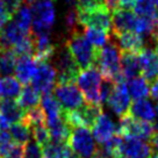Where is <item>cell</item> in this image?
<instances>
[{
    "mask_svg": "<svg viewBox=\"0 0 158 158\" xmlns=\"http://www.w3.org/2000/svg\"><path fill=\"white\" fill-rule=\"evenodd\" d=\"M31 134L34 141H36L41 147H44L45 144L50 142V134L47 128V124H39L31 128Z\"/></svg>",
    "mask_w": 158,
    "mask_h": 158,
    "instance_id": "obj_34",
    "label": "cell"
},
{
    "mask_svg": "<svg viewBox=\"0 0 158 158\" xmlns=\"http://www.w3.org/2000/svg\"><path fill=\"white\" fill-rule=\"evenodd\" d=\"M68 144L81 158H92L95 156L98 145L93 134L86 127H74L71 130Z\"/></svg>",
    "mask_w": 158,
    "mask_h": 158,
    "instance_id": "obj_6",
    "label": "cell"
},
{
    "mask_svg": "<svg viewBox=\"0 0 158 158\" xmlns=\"http://www.w3.org/2000/svg\"><path fill=\"white\" fill-rule=\"evenodd\" d=\"M19 1H20V2H22V1H25V0H19Z\"/></svg>",
    "mask_w": 158,
    "mask_h": 158,
    "instance_id": "obj_52",
    "label": "cell"
},
{
    "mask_svg": "<svg viewBox=\"0 0 158 158\" xmlns=\"http://www.w3.org/2000/svg\"><path fill=\"white\" fill-rule=\"evenodd\" d=\"M10 126H12V123L10 121L0 114V130H10Z\"/></svg>",
    "mask_w": 158,
    "mask_h": 158,
    "instance_id": "obj_41",
    "label": "cell"
},
{
    "mask_svg": "<svg viewBox=\"0 0 158 158\" xmlns=\"http://www.w3.org/2000/svg\"><path fill=\"white\" fill-rule=\"evenodd\" d=\"M128 114L131 115L136 120L144 121V122H150V123H152L153 121L157 118L156 107L148 99L135 100L130 106V108H129Z\"/></svg>",
    "mask_w": 158,
    "mask_h": 158,
    "instance_id": "obj_19",
    "label": "cell"
},
{
    "mask_svg": "<svg viewBox=\"0 0 158 158\" xmlns=\"http://www.w3.org/2000/svg\"><path fill=\"white\" fill-rule=\"evenodd\" d=\"M92 158H100V157H98V156H94V157H92Z\"/></svg>",
    "mask_w": 158,
    "mask_h": 158,
    "instance_id": "obj_51",
    "label": "cell"
},
{
    "mask_svg": "<svg viewBox=\"0 0 158 158\" xmlns=\"http://www.w3.org/2000/svg\"><path fill=\"white\" fill-rule=\"evenodd\" d=\"M55 69L57 71V83H74L79 74V66L66 45L57 47L55 52Z\"/></svg>",
    "mask_w": 158,
    "mask_h": 158,
    "instance_id": "obj_5",
    "label": "cell"
},
{
    "mask_svg": "<svg viewBox=\"0 0 158 158\" xmlns=\"http://www.w3.org/2000/svg\"><path fill=\"white\" fill-rule=\"evenodd\" d=\"M102 6H106L104 0H76L77 12H89Z\"/></svg>",
    "mask_w": 158,
    "mask_h": 158,
    "instance_id": "obj_36",
    "label": "cell"
},
{
    "mask_svg": "<svg viewBox=\"0 0 158 158\" xmlns=\"http://www.w3.org/2000/svg\"><path fill=\"white\" fill-rule=\"evenodd\" d=\"M156 110H157V114H158V104H157V106H156Z\"/></svg>",
    "mask_w": 158,
    "mask_h": 158,
    "instance_id": "obj_50",
    "label": "cell"
},
{
    "mask_svg": "<svg viewBox=\"0 0 158 158\" xmlns=\"http://www.w3.org/2000/svg\"><path fill=\"white\" fill-rule=\"evenodd\" d=\"M155 133L156 131L153 129L152 123H150V122L136 120L129 114L120 118V122H118V134L120 135L135 136V137L150 142V139Z\"/></svg>",
    "mask_w": 158,
    "mask_h": 158,
    "instance_id": "obj_10",
    "label": "cell"
},
{
    "mask_svg": "<svg viewBox=\"0 0 158 158\" xmlns=\"http://www.w3.org/2000/svg\"><path fill=\"white\" fill-rule=\"evenodd\" d=\"M69 149L68 143H57L50 141L48 144L42 147L43 158H68Z\"/></svg>",
    "mask_w": 158,
    "mask_h": 158,
    "instance_id": "obj_29",
    "label": "cell"
},
{
    "mask_svg": "<svg viewBox=\"0 0 158 158\" xmlns=\"http://www.w3.org/2000/svg\"><path fill=\"white\" fill-rule=\"evenodd\" d=\"M105 5L108 8L109 10H115L116 8H118V2L120 0H104Z\"/></svg>",
    "mask_w": 158,
    "mask_h": 158,
    "instance_id": "obj_42",
    "label": "cell"
},
{
    "mask_svg": "<svg viewBox=\"0 0 158 158\" xmlns=\"http://www.w3.org/2000/svg\"><path fill=\"white\" fill-rule=\"evenodd\" d=\"M0 114L13 124L16 122H21L25 118L26 112L20 107L15 100L5 99V100H0Z\"/></svg>",
    "mask_w": 158,
    "mask_h": 158,
    "instance_id": "obj_21",
    "label": "cell"
},
{
    "mask_svg": "<svg viewBox=\"0 0 158 158\" xmlns=\"http://www.w3.org/2000/svg\"><path fill=\"white\" fill-rule=\"evenodd\" d=\"M10 19H12V16L7 13V10H5V7L2 5V1L0 0V29H1Z\"/></svg>",
    "mask_w": 158,
    "mask_h": 158,
    "instance_id": "obj_38",
    "label": "cell"
},
{
    "mask_svg": "<svg viewBox=\"0 0 158 158\" xmlns=\"http://www.w3.org/2000/svg\"><path fill=\"white\" fill-rule=\"evenodd\" d=\"M16 59L18 57L13 50H0V74L6 77L13 73Z\"/></svg>",
    "mask_w": 158,
    "mask_h": 158,
    "instance_id": "obj_31",
    "label": "cell"
},
{
    "mask_svg": "<svg viewBox=\"0 0 158 158\" xmlns=\"http://www.w3.org/2000/svg\"><path fill=\"white\" fill-rule=\"evenodd\" d=\"M104 113L102 106L98 105L84 104L76 110L64 112L65 121L70 124L71 128L74 127H86V128H93L94 123L97 122L98 118Z\"/></svg>",
    "mask_w": 158,
    "mask_h": 158,
    "instance_id": "obj_8",
    "label": "cell"
},
{
    "mask_svg": "<svg viewBox=\"0 0 158 158\" xmlns=\"http://www.w3.org/2000/svg\"><path fill=\"white\" fill-rule=\"evenodd\" d=\"M77 13H78L79 25L83 27L99 28L108 33L112 29V15L110 10L106 6L89 12H77Z\"/></svg>",
    "mask_w": 158,
    "mask_h": 158,
    "instance_id": "obj_13",
    "label": "cell"
},
{
    "mask_svg": "<svg viewBox=\"0 0 158 158\" xmlns=\"http://www.w3.org/2000/svg\"><path fill=\"white\" fill-rule=\"evenodd\" d=\"M141 73L149 83L155 81L158 78V56L150 48H144L138 54Z\"/></svg>",
    "mask_w": 158,
    "mask_h": 158,
    "instance_id": "obj_17",
    "label": "cell"
},
{
    "mask_svg": "<svg viewBox=\"0 0 158 158\" xmlns=\"http://www.w3.org/2000/svg\"><path fill=\"white\" fill-rule=\"evenodd\" d=\"M127 87H128L130 98H133L134 100L147 99L150 94L149 81L147 79H144L143 77H136V78L128 80Z\"/></svg>",
    "mask_w": 158,
    "mask_h": 158,
    "instance_id": "obj_25",
    "label": "cell"
},
{
    "mask_svg": "<svg viewBox=\"0 0 158 158\" xmlns=\"http://www.w3.org/2000/svg\"><path fill=\"white\" fill-rule=\"evenodd\" d=\"M68 158H81V157L79 156L78 153H76L72 149L70 148L69 149V153H68Z\"/></svg>",
    "mask_w": 158,
    "mask_h": 158,
    "instance_id": "obj_44",
    "label": "cell"
},
{
    "mask_svg": "<svg viewBox=\"0 0 158 158\" xmlns=\"http://www.w3.org/2000/svg\"><path fill=\"white\" fill-rule=\"evenodd\" d=\"M110 35L121 51L139 54L145 48L144 39L135 31H124V33H118V34L112 33Z\"/></svg>",
    "mask_w": 158,
    "mask_h": 158,
    "instance_id": "obj_16",
    "label": "cell"
},
{
    "mask_svg": "<svg viewBox=\"0 0 158 158\" xmlns=\"http://www.w3.org/2000/svg\"><path fill=\"white\" fill-rule=\"evenodd\" d=\"M134 13L139 18L152 19L158 15L155 0H137L133 7Z\"/></svg>",
    "mask_w": 158,
    "mask_h": 158,
    "instance_id": "obj_30",
    "label": "cell"
},
{
    "mask_svg": "<svg viewBox=\"0 0 158 158\" xmlns=\"http://www.w3.org/2000/svg\"><path fill=\"white\" fill-rule=\"evenodd\" d=\"M150 95L152 97V99L158 100V78L152 81V85L150 87Z\"/></svg>",
    "mask_w": 158,
    "mask_h": 158,
    "instance_id": "obj_40",
    "label": "cell"
},
{
    "mask_svg": "<svg viewBox=\"0 0 158 158\" xmlns=\"http://www.w3.org/2000/svg\"><path fill=\"white\" fill-rule=\"evenodd\" d=\"M79 20H78V13L77 10L73 7H70L69 10H66V13L64 15V27L65 30L68 31V34H72L74 31L79 30Z\"/></svg>",
    "mask_w": 158,
    "mask_h": 158,
    "instance_id": "obj_33",
    "label": "cell"
},
{
    "mask_svg": "<svg viewBox=\"0 0 158 158\" xmlns=\"http://www.w3.org/2000/svg\"><path fill=\"white\" fill-rule=\"evenodd\" d=\"M1 1H2V5L5 7V10H7V13L10 16H13L21 6V2L19 0H1Z\"/></svg>",
    "mask_w": 158,
    "mask_h": 158,
    "instance_id": "obj_37",
    "label": "cell"
},
{
    "mask_svg": "<svg viewBox=\"0 0 158 158\" xmlns=\"http://www.w3.org/2000/svg\"><path fill=\"white\" fill-rule=\"evenodd\" d=\"M151 158H158V155H157V153H156V155H152V156H151Z\"/></svg>",
    "mask_w": 158,
    "mask_h": 158,
    "instance_id": "obj_46",
    "label": "cell"
},
{
    "mask_svg": "<svg viewBox=\"0 0 158 158\" xmlns=\"http://www.w3.org/2000/svg\"><path fill=\"white\" fill-rule=\"evenodd\" d=\"M153 41H155V52H156V55L158 56V36H156V37L153 39Z\"/></svg>",
    "mask_w": 158,
    "mask_h": 158,
    "instance_id": "obj_45",
    "label": "cell"
},
{
    "mask_svg": "<svg viewBox=\"0 0 158 158\" xmlns=\"http://www.w3.org/2000/svg\"><path fill=\"white\" fill-rule=\"evenodd\" d=\"M65 45L73 56L80 70H86L95 65L97 49H93V45L87 41L80 30L70 34L65 41Z\"/></svg>",
    "mask_w": 158,
    "mask_h": 158,
    "instance_id": "obj_2",
    "label": "cell"
},
{
    "mask_svg": "<svg viewBox=\"0 0 158 158\" xmlns=\"http://www.w3.org/2000/svg\"><path fill=\"white\" fill-rule=\"evenodd\" d=\"M84 36L95 49H101L110 40L108 31L92 27H84Z\"/></svg>",
    "mask_w": 158,
    "mask_h": 158,
    "instance_id": "obj_26",
    "label": "cell"
},
{
    "mask_svg": "<svg viewBox=\"0 0 158 158\" xmlns=\"http://www.w3.org/2000/svg\"><path fill=\"white\" fill-rule=\"evenodd\" d=\"M33 34H49L56 22L54 0H36L30 6Z\"/></svg>",
    "mask_w": 158,
    "mask_h": 158,
    "instance_id": "obj_3",
    "label": "cell"
},
{
    "mask_svg": "<svg viewBox=\"0 0 158 158\" xmlns=\"http://www.w3.org/2000/svg\"><path fill=\"white\" fill-rule=\"evenodd\" d=\"M121 50L112 39L108 43L104 45L101 49H97L95 57V66L101 72L102 77L114 83H118L121 80H126L121 72Z\"/></svg>",
    "mask_w": 158,
    "mask_h": 158,
    "instance_id": "obj_1",
    "label": "cell"
},
{
    "mask_svg": "<svg viewBox=\"0 0 158 158\" xmlns=\"http://www.w3.org/2000/svg\"><path fill=\"white\" fill-rule=\"evenodd\" d=\"M8 131L10 133V136L13 138V141L16 144H19V145L27 144L31 139V136H33L31 128L27 123H25L23 121L13 123L10 126Z\"/></svg>",
    "mask_w": 158,
    "mask_h": 158,
    "instance_id": "obj_27",
    "label": "cell"
},
{
    "mask_svg": "<svg viewBox=\"0 0 158 158\" xmlns=\"http://www.w3.org/2000/svg\"><path fill=\"white\" fill-rule=\"evenodd\" d=\"M57 84V71L49 62H40L36 73L31 79V86L42 94H49Z\"/></svg>",
    "mask_w": 158,
    "mask_h": 158,
    "instance_id": "obj_11",
    "label": "cell"
},
{
    "mask_svg": "<svg viewBox=\"0 0 158 158\" xmlns=\"http://www.w3.org/2000/svg\"><path fill=\"white\" fill-rule=\"evenodd\" d=\"M102 79V74L95 65L79 72L77 77V85L85 95L87 104L102 106L100 97Z\"/></svg>",
    "mask_w": 158,
    "mask_h": 158,
    "instance_id": "obj_4",
    "label": "cell"
},
{
    "mask_svg": "<svg viewBox=\"0 0 158 158\" xmlns=\"http://www.w3.org/2000/svg\"><path fill=\"white\" fill-rule=\"evenodd\" d=\"M155 2H156V7H157V10H158V0H155Z\"/></svg>",
    "mask_w": 158,
    "mask_h": 158,
    "instance_id": "obj_47",
    "label": "cell"
},
{
    "mask_svg": "<svg viewBox=\"0 0 158 158\" xmlns=\"http://www.w3.org/2000/svg\"><path fill=\"white\" fill-rule=\"evenodd\" d=\"M23 158H43L42 147L36 141H29L23 145Z\"/></svg>",
    "mask_w": 158,
    "mask_h": 158,
    "instance_id": "obj_35",
    "label": "cell"
},
{
    "mask_svg": "<svg viewBox=\"0 0 158 158\" xmlns=\"http://www.w3.org/2000/svg\"><path fill=\"white\" fill-rule=\"evenodd\" d=\"M25 123H27L30 128L39 124H45V115L43 109L41 107H35L29 110H26L25 118L22 120Z\"/></svg>",
    "mask_w": 158,
    "mask_h": 158,
    "instance_id": "obj_32",
    "label": "cell"
},
{
    "mask_svg": "<svg viewBox=\"0 0 158 158\" xmlns=\"http://www.w3.org/2000/svg\"><path fill=\"white\" fill-rule=\"evenodd\" d=\"M39 62L34 58V56H20L16 59L15 64V78L19 80L21 84H29L31 79L36 73Z\"/></svg>",
    "mask_w": 158,
    "mask_h": 158,
    "instance_id": "obj_18",
    "label": "cell"
},
{
    "mask_svg": "<svg viewBox=\"0 0 158 158\" xmlns=\"http://www.w3.org/2000/svg\"><path fill=\"white\" fill-rule=\"evenodd\" d=\"M41 108L43 109L45 115V122L52 121L56 118H59L63 116L64 110L62 108L58 100L55 98L52 94H43L41 98Z\"/></svg>",
    "mask_w": 158,
    "mask_h": 158,
    "instance_id": "obj_22",
    "label": "cell"
},
{
    "mask_svg": "<svg viewBox=\"0 0 158 158\" xmlns=\"http://www.w3.org/2000/svg\"><path fill=\"white\" fill-rule=\"evenodd\" d=\"M137 0H120L118 2V8H123V10H131Z\"/></svg>",
    "mask_w": 158,
    "mask_h": 158,
    "instance_id": "obj_39",
    "label": "cell"
},
{
    "mask_svg": "<svg viewBox=\"0 0 158 158\" xmlns=\"http://www.w3.org/2000/svg\"><path fill=\"white\" fill-rule=\"evenodd\" d=\"M150 143L152 145L153 151H156L158 155V133L153 134V136L151 137V139H150Z\"/></svg>",
    "mask_w": 158,
    "mask_h": 158,
    "instance_id": "obj_43",
    "label": "cell"
},
{
    "mask_svg": "<svg viewBox=\"0 0 158 158\" xmlns=\"http://www.w3.org/2000/svg\"><path fill=\"white\" fill-rule=\"evenodd\" d=\"M92 134L98 144H102L109 141L118 134V127L115 126L114 121L106 113H102L98 118L97 122L92 128ZM120 135V134H118Z\"/></svg>",
    "mask_w": 158,
    "mask_h": 158,
    "instance_id": "obj_15",
    "label": "cell"
},
{
    "mask_svg": "<svg viewBox=\"0 0 158 158\" xmlns=\"http://www.w3.org/2000/svg\"><path fill=\"white\" fill-rule=\"evenodd\" d=\"M138 16L131 10L116 8L112 15V33L118 34L124 31H135Z\"/></svg>",
    "mask_w": 158,
    "mask_h": 158,
    "instance_id": "obj_14",
    "label": "cell"
},
{
    "mask_svg": "<svg viewBox=\"0 0 158 158\" xmlns=\"http://www.w3.org/2000/svg\"><path fill=\"white\" fill-rule=\"evenodd\" d=\"M121 72L123 78L127 80L138 77V74L141 73L138 54L129 51L121 52Z\"/></svg>",
    "mask_w": 158,
    "mask_h": 158,
    "instance_id": "obj_20",
    "label": "cell"
},
{
    "mask_svg": "<svg viewBox=\"0 0 158 158\" xmlns=\"http://www.w3.org/2000/svg\"><path fill=\"white\" fill-rule=\"evenodd\" d=\"M16 26L20 29H22L25 33L29 34L30 28H31V21H33V15H31V10L29 6L27 5H21L19 7L18 12L15 13L12 19Z\"/></svg>",
    "mask_w": 158,
    "mask_h": 158,
    "instance_id": "obj_28",
    "label": "cell"
},
{
    "mask_svg": "<svg viewBox=\"0 0 158 158\" xmlns=\"http://www.w3.org/2000/svg\"><path fill=\"white\" fill-rule=\"evenodd\" d=\"M28 1H29L30 4H31V2H34V1H36V0H28Z\"/></svg>",
    "mask_w": 158,
    "mask_h": 158,
    "instance_id": "obj_49",
    "label": "cell"
},
{
    "mask_svg": "<svg viewBox=\"0 0 158 158\" xmlns=\"http://www.w3.org/2000/svg\"><path fill=\"white\" fill-rule=\"evenodd\" d=\"M108 108L118 118H123L124 115L129 113L130 108V94L128 92L127 83L124 80H121L118 83H115L112 93L109 94L108 99L106 101Z\"/></svg>",
    "mask_w": 158,
    "mask_h": 158,
    "instance_id": "obj_12",
    "label": "cell"
},
{
    "mask_svg": "<svg viewBox=\"0 0 158 158\" xmlns=\"http://www.w3.org/2000/svg\"><path fill=\"white\" fill-rule=\"evenodd\" d=\"M115 158H128V157H124V156H118V157H115Z\"/></svg>",
    "mask_w": 158,
    "mask_h": 158,
    "instance_id": "obj_48",
    "label": "cell"
},
{
    "mask_svg": "<svg viewBox=\"0 0 158 158\" xmlns=\"http://www.w3.org/2000/svg\"><path fill=\"white\" fill-rule=\"evenodd\" d=\"M22 91V84L12 76H6L0 78V100L19 98Z\"/></svg>",
    "mask_w": 158,
    "mask_h": 158,
    "instance_id": "obj_23",
    "label": "cell"
},
{
    "mask_svg": "<svg viewBox=\"0 0 158 158\" xmlns=\"http://www.w3.org/2000/svg\"><path fill=\"white\" fill-rule=\"evenodd\" d=\"M54 95L64 112L76 110L85 104L83 92L74 83H57L54 89Z\"/></svg>",
    "mask_w": 158,
    "mask_h": 158,
    "instance_id": "obj_7",
    "label": "cell"
},
{
    "mask_svg": "<svg viewBox=\"0 0 158 158\" xmlns=\"http://www.w3.org/2000/svg\"><path fill=\"white\" fill-rule=\"evenodd\" d=\"M152 155L153 149L150 142L135 136L121 135L118 156L128 158H151Z\"/></svg>",
    "mask_w": 158,
    "mask_h": 158,
    "instance_id": "obj_9",
    "label": "cell"
},
{
    "mask_svg": "<svg viewBox=\"0 0 158 158\" xmlns=\"http://www.w3.org/2000/svg\"><path fill=\"white\" fill-rule=\"evenodd\" d=\"M40 92L31 86V85H26L25 87H22V91L20 93L19 98L16 100V102L23 110H29L31 108L39 107V104L41 102V95Z\"/></svg>",
    "mask_w": 158,
    "mask_h": 158,
    "instance_id": "obj_24",
    "label": "cell"
}]
</instances>
